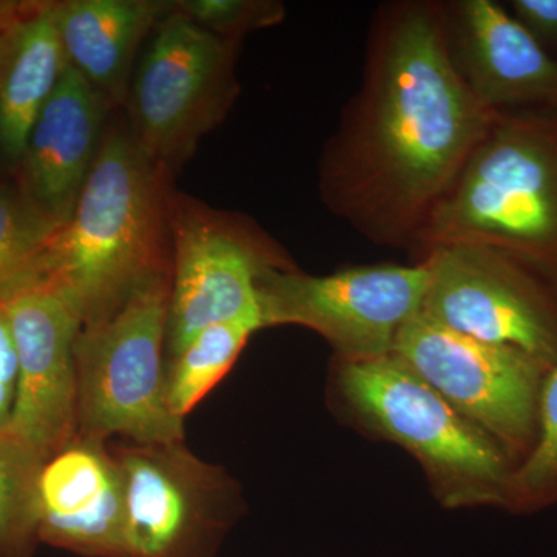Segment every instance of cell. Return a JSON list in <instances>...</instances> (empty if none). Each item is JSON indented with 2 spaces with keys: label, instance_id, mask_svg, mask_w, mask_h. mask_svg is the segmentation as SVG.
Masks as SVG:
<instances>
[{
  "label": "cell",
  "instance_id": "30bf717a",
  "mask_svg": "<svg viewBox=\"0 0 557 557\" xmlns=\"http://www.w3.org/2000/svg\"><path fill=\"white\" fill-rule=\"evenodd\" d=\"M392 355L486 432L516 467L530 456L547 366L518 348L454 332L421 313L399 332Z\"/></svg>",
  "mask_w": 557,
  "mask_h": 557
},
{
  "label": "cell",
  "instance_id": "7402d4cb",
  "mask_svg": "<svg viewBox=\"0 0 557 557\" xmlns=\"http://www.w3.org/2000/svg\"><path fill=\"white\" fill-rule=\"evenodd\" d=\"M172 5L205 30L236 42L285 17V7L274 0H182Z\"/></svg>",
  "mask_w": 557,
  "mask_h": 557
},
{
  "label": "cell",
  "instance_id": "d4e9b609",
  "mask_svg": "<svg viewBox=\"0 0 557 557\" xmlns=\"http://www.w3.org/2000/svg\"><path fill=\"white\" fill-rule=\"evenodd\" d=\"M22 5L24 2H0V28L16 16Z\"/></svg>",
  "mask_w": 557,
  "mask_h": 557
},
{
  "label": "cell",
  "instance_id": "cb8c5ba5",
  "mask_svg": "<svg viewBox=\"0 0 557 557\" xmlns=\"http://www.w3.org/2000/svg\"><path fill=\"white\" fill-rule=\"evenodd\" d=\"M512 16L557 60V0H512Z\"/></svg>",
  "mask_w": 557,
  "mask_h": 557
},
{
  "label": "cell",
  "instance_id": "277c9868",
  "mask_svg": "<svg viewBox=\"0 0 557 557\" xmlns=\"http://www.w3.org/2000/svg\"><path fill=\"white\" fill-rule=\"evenodd\" d=\"M333 386L362 428L416 458L446 508L505 507L515 461L395 355L335 359Z\"/></svg>",
  "mask_w": 557,
  "mask_h": 557
},
{
  "label": "cell",
  "instance_id": "7a4b0ae2",
  "mask_svg": "<svg viewBox=\"0 0 557 557\" xmlns=\"http://www.w3.org/2000/svg\"><path fill=\"white\" fill-rule=\"evenodd\" d=\"M171 178L129 131L104 132L76 207L51 237L35 282L60 293L81 327L109 318L143 282L171 271Z\"/></svg>",
  "mask_w": 557,
  "mask_h": 557
},
{
  "label": "cell",
  "instance_id": "8fae6325",
  "mask_svg": "<svg viewBox=\"0 0 557 557\" xmlns=\"http://www.w3.org/2000/svg\"><path fill=\"white\" fill-rule=\"evenodd\" d=\"M418 260L429 270L421 314L555 368L557 287L548 278L512 256L480 245H442Z\"/></svg>",
  "mask_w": 557,
  "mask_h": 557
},
{
  "label": "cell",
  "instance_id": "ac0fdd59",
  "mask_svg": "<svg viewBox=\"0 0 557 557\" xmlns=\"http://www.w3.org/2000/svg\"><path fill=\"white\" fill-rule=\"evenodd\" d=\"M259 330H263L262 324L255 319L211 325L168 358L166 397L172 416L185 421L228 375L249 338Z\"/></svg>",
  "mask_w": 557,
  "mask_h": 557
},
{
  "label": "cell",
  "instance_id": "7c38bea8",
  "mask_svg": "<svg viewBox=\"0 0 557 557\" xmlns=\"http://www.w3.org/2000/svg\"><path fill=\"white\" fill-rule=\"evenodd\" d=\"M5 302L20 366L10 428L49 460L78 434L81 319L49 285H28Z\"/></svg>",
  "mask_w": 557,
  "mask_h": 557
},
{
  "label": "cell",
  "instance_id": "9a60e30c",
  "mask_svg": "<svg viewBox=\"0 0 557 557\" xmlns=\"http://www.w3.org/2000/svg\"><path fill=\"white\" fill-rule=\"evenodd\" d=\"M110 104L72 67L33 124L17 183L58 225L67 222L100 150Z\"/></svg>",
  "mask_w": 557,
  "mask_h": 557
},
{
  "label": "cell",
  "instance_id": "d6986e66",
  "mask_svg": "<svg viewBox=\"0 0 557 557\" xmlns=\"http://www.w3.org/2000/svg\"><path fill=\"white\" fill-rule=\"evenodd\" d=\"M46 458L13 429L0 431V557H33L39 541V475Z\"/></svg>",
  "mask_w": 557,
  "mask_h": 557
},
{
  "label": "cell",
  "instance_id": "603a6c76",
  "mask_svg": "<svg viewBox=\"0 0 557 557\" xmlns=\"http://www.w3.org/2000/svg\"><path fill=\"white\" fill-rule=\"evenodd\" d=\"M17 380H20V366H17L16 346L11 332L7 302L0 299V431L11 426L14 406H16Z\"/></svg>",
  "mask_w": 557,
  "mask_h": 557
},
{
  "label": "cell",
  "instance_id": "3957f363",
  "mask_svg": "<svg viewBox=\"0 0 557 557\" xmlns=\"http://www.w3.org/2000/svg\"><path fill=\"white\" fill-rule=\"evenodd\" d=\"M457 244L512 256L557 287V110L498 113L412 260Z\"/></svg>",
  "mask_w": 557,
  "mask_h": 557
},
{
  "label": "cell",
  "instance_id": "e0dca14e",
  "mask_svg": "<svg viewBox=\"0 0 557 557\" xmlns=\"http://www.w3.org/2000/svg\"><path fill=\"white\" fill-rule=\"evenodd\" d=\"M67 67L51 2H24L0 28V150L7 159L20 161Z\"/></svg>",
  "mask_w": 557,
  "mask_h": 557
},
{
  "label": "cell",
  "instance_id": "5b68a950",
  "mask_svg": "<svg viewBox=\"0 0 557 557\" xmlns=\"http://www.w3.org/2000/svg\"><path fill=\"white\" fill-rule=\"evenodd\" d=\"M171 271L148 278L75 343L78 434L123 442L186 440L166 397Z\"/></svg>",
  "mask_w": 557,
  "mask_h": 557
},
{
  "label": "cell",
  "instance_id": "6da1fadb",
  "mask_svg": "<svg viewBox=\"0 0 557 557\" xmlns=\"http://www.w3.org/2000/svg\"><path fill=\"white\" fill-rule=\"evenodd\" d=\"M497 115L454 67L443 2L383 3L359 89L321 153L322 203L370 244L416 255Z\"/></svg>",
  "mask_w": 557,
  "mask_h": 557
},
{
  "label": "cell",
  "instance_id": "ba28073f",
  "mask_svg": "<svg viewBox=\"0 0 557 557\" xmlns=\"http://www.w3.org/2000/svg\"><path fill=\"white\" fill-rule=\"evenodd\" d=\"M126 483V557H218L247 512L240 483L186 440L112 443Z\"/></svg>",
  "mask_w": 557,
  "mask_h": 557
},
{
  "label": "cell",
  "instance_id": "9c48e42d",
  "mask_svg": "<svg viewBox=\"0 0 557 557\" xmlns=\"http://www.w3.org/2000/svg\"><path fill=\"white\" fill-rule=\"evenodd\" d=\"M428 282L423 260L348 267L324 276L271 270L259 281L260 318L263 329L317 332L338 361H370L392 355L399 332L421 313Z\"/></svg>",
  "mask_w": 557,
  "mask_h": 557
},
{
  "label": "cell",
  "instance_id": "44dd1931",
  "mask_svg": "<svg viewBox=\"0 0 557 557\" xmlns=\"http://www.w3.org/2000/svg\"><path fill=\"white\" fill-rule=\"evenodd\" d=\"M557 505V364L548 370L539 401L536 445L508 480L505 509L531 515Z\"/></svg>",
  "mask_w": 557,
  "mask_h": 557
},
{
  "label": "cell",
  "instance_id": "2e32d148",
  "mask_svg": "<svg viewBox=\"0 0 557 557\" xmlns=\"http://www.w3.org/2000/svg\"><path fill=\"white\" fill-rule=\"evenodd\" d=\"M172 2L65 0L51 2L69 67L112 106L126 101L135 54Z\"/></svg>",
  "mask_w": 557,
  "mask_h": 557
},
{
  "label": "cell",
  "instance_id": "ffe728a7",
  "mask_svg": "<svg viewBox=\"0 0 557 557\" xmlns=\"http://www.w3.org/2000/svg\"><path fill=\"white\" fill-rule=\"evenodd\" d=\"M17 185H0V299L35 284L58 228Z\"/></svg>",
  "mask_w": 557,
  "mask_h": 557
},
{
  "label": "cell",
  "instance_id": "4fadbf2b",
  "mask_svg": "<svg viewBox=\"0 0 557 557\" xmlns=\"http://www.w3.org/2000/svg\"><path fill=\"white\" fill-rule=\"evenodd\" d=\"M450 60L494 113L557 110V60L494 0L443 2Z\"/></svg>",
  "mask_w": 557,
  "mask_h": 557
},
{
  "label": "cell",
  "instance_id": "52a82bcc",
  "mask_svg": "<svg viewBox=\"0 0 557 557\" xmlns=\"http://www.w3.org/2000/svg\"><path fill=\"white\" fill-rule=\"evenodd\" d=\"M170 234L168 358L211 325L239 319L262 324L260 277L271 270L298 269L251 220L178 194L171 196Z\"/></svg>",
  "mask_w": 557,
  "mask_h": 557
},
{
  "label": "cell",
  "instance_id": "8992f818",
  "mask_svg": "<svg viewBox=\"0 0 557 557\" xmlns=\"http://www.w3.org/2000/svg\"><path fill=\"white\" fill-rule=\"evenodd\" d=\"M237 47L174 5L150 33L124 102L132 141L170 177L239 97Z\"/></svg>",
  "mask_w": 557,
  "mask_h": 557
},
{
  "label": "cell",
  "instance_id": "5bb4252c",
  "mask_svg": "<svg viewBox=\"0 0 557 557\" xmlns=\"http://www.w3.org/2000/svg\"><path fill=\"white\" fill-rule=\"evenodd\" d=\"M40 544L81 557H126V483L110 440L76 434L39 475Z\"/></svg>",
  "mask_w": 557,
  "mask_h": 557
}]
</instances>
